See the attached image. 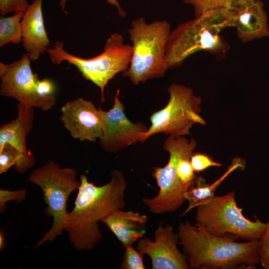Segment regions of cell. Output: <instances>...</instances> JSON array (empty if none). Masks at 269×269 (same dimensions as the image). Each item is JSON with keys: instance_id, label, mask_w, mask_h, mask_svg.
Here are the masks:
<instances>
[{"instance_id": "obj_1", "label": "cell", "mask_w": 269, "mask_h": 269, "mask_svg": "<svg viewBox=\"0 0 269 269\" xmlns=\"http://www.w3.org/2000/svg\"><path fill=\"white\" fill-rule=\"evenodd\" d=\"M111 174V180L102 186L89 182L86 175L80 176L74 207L68 212L64 228L78 251L93 250L103 238L99 222L125 206L126 179L119 170H113Z\"/></svg>"}, {"instance_id": "obj_2", "label": "cell", "mask_w": 269, "mask_h": 269, "mask_svg": "<svg viewBox=\"0 0 269 269\" xmlns=\"http://www.w3.org/2000/svg\"><path fill=\"white\" fill-rule=\"evenodd\" d=\"M179 244L183 246L191 269H252L260 264V239L239 243L230 237L210 234L200 224L188 221L178 227Z\"/></svg>"}, {"instance_id": "obj_3", "label": "cell", "mask_w": 269, "mask_h": 269, "mask_svg": "<svg viewBox=\"0 0 269 269\" xmlns=\"http://www.w3.org/2000/svg\"><path fill=\"white\" fill-rule=\"evenodd\" d=\"M236 13L220 7L177 26L171 31L166 45L169 68L178 66L199 51L217 54L226 53L229 45L220 33L225 28L232 27Z\"/></svg>"}, {"instance_id": "obj_4", "label": "cell", "mask_w": 269, "mask_h": 269, "mask_svg": "<svg viewBox=\"0 0 269 269\" xmlns=\"http://www.w3.org/2000/svg\"><path fill=\"white\" fill-rule=\"evenodd\" d=\"M128 31L133 43V55L123 75L135 85L162 77L169 68L166 48L171 31L168 21L147 23L144 18L139 17L132 22Z\"/></svg>"}, {"instance_id": "obj_5", "label": "cell", "mask_w": 269, "mask_h": 269, "mask_svg": "<svg viewBox=\"0 0 269 269\" xmlns=\"http://www.w3.org/2000/svg\"><path fill=\"white\" fill-rule=\"evenodd\" d=\"M47 52L54 64L59 65L66 61L75 66L86 79L100 88L101 101L104 102V91L109 81L128 69L133 47L124 43L122 35L114 33L106 40L103 52L92 58L85 59L68 53L63 49V42L59 41H56L53 48H48Z\"/></svg>"}, {"instance_id": "obj_6", "label": "cell", "mask_w": 269, "mask_h": 269, "mask_svg": "<svg viewBox=\"0 0 269 269\" xmlns=\"http://www.w3.org/2000/svg\"><path fill=\"white\" fill-rule=\"evenodd\" d=\"M75 169L61 167L49 160L42 166L33 170L29 174L27 182L38 186L43 193L47 207L45 213L53 218V224L36 244L39 247L46 242L52 243L64 231L67 211V201L71 194L78 190L80 180L77 179Z\"/></svg>"}, {"instance_id": "obj_7", "label": "cell", "mask_w": 269, "mask_h": 269, "mask_svg": "<svg viewBox=\"0 0 269 269\" xmlns=\"http://www.w3.org/2000/svg\"><path fill=\"white\" fill-rule=\"evenodd\" d=\"M195 220L214 235L247 241L260 239L266 226L259 219L252 221L244 216L234 192L214 196L207 204L197 206Z\"/></svg>"}, {"instance_id": "obj_8", "label": "cell", "mask_w": 269, "mask_h": 269, "mask_svg": "<svg viewBox=\"0 0 269 269\" xmlns=\"http://www.w3.org/2000/svg\"><path fill=\"white\" fill-rule=\"evenodd\" d=\"M196 141H189L184 136H169L165 140L163 148L169 154L167 164L163 167H154L152 177L159 188L158 194L152 198H144L143 202L154 214L172 212L185 202V193L192 186L184 184L176 171L178 161L182 156L192 154Z\"/></svg>"}, {"instance_id": "obj_9", "label": "cell", "mask_w": 269, "mask_h": 269, "mask_svg": "<svg viewBox=\"0 0 269 269\" xmlns=\"http://www.w3.org/2000/svg\"><path fill=\"white\" fill-rule=\"evenodd\" d=\"M167 91L169 99L167 105L151 115V125L145 132L141 133L139 142H143L160 133L174 137L189 135L194 124L206 125V121L199 115L202 99L194 95L192 89L173 83Z\"/></svg>"}, {"instance_id": "obj_10", "label": "cell", "mask_w": 269, "mask_h": 269, "mask_svg": "<svg viewBox=\"0 0 269 269\" xmlns=\"http://www.w3.org/2000/svg\"><path fill=\"white\" fill-rule=\"evenodd\" d=\"M30 58L24 54L10 64L0 62V94L16 99L26 107L47 111L56 104L53 95L43 96L37 90L38 75L33 73Z\"/></svg>"}, {"instance_id": "obj_11", "label": "cell", "mask_w": 269, "mask_h": 269, "mask_svg": "<svg viewBox=\"0 0 269 269\" xmlns=\"http://www.w3.org/2000/svg\"><path fill=\"white\" fill-rule=\"evenodd\" d=\"M119 93L118 89L113 108L108 111L99 108L103 130L100 144L107 152H118L128 146L135 144L139 141L141 133L148 130L143 123H133L126 117L124 105L119 99Z\"/></svg>"}, {"instance_id": "obj_12", "label": "cell", "mask_w": 269, "mask_h": 269, "mask_svg": "<svg viewBox=\"0 0 269 269\" xmlns=\"http://www.w3.org/2000/svg\"><path fill=\"white\" fill-rule=\"evenodd\" d=\"M61 112V121L73 138L95 141L102 137L101 113L92 102L78 98L67 102Z\"/></svg>"}, {"instance_id": "obj_13", "label": "cell", "mask_w": 269, "mask_h": 269, "mask_svg": "<svg viewBox=\"0 0 269 269\" xmlns=\"http://www.w3.org/2000/svg\"><path fill=\"white\" fill-rule=\"evenodd\" d=\"M154 241L140 238L136 249L150 258L153 269H188L184 254L179 252L178 234L170 225L158 227L154 232Z\"/></svg>"}, {"instance_id": "obj_14", "label": "cell", "mask_w": 269, "mask_h": 269, "mask_svg": "<svg viewBox=\"0 0 269 269\" xmlns=\"http://www.w3.org/2000/svg\"><path fill=\"white\" fill-rule=\"evenodd\" d=\"M17 117L0 127V147L8 143L20 154L19 161L14 165L16 172L23 173L35 164L34 154L27 148L26 137L33 127V108L18 103Z\"/></svg>"}, {"instance_id": "obj_15", "label": "cell", "mask_w": 269, "mask_h": 269, "mask_svg": "<svg viewBox=\"0 0 269 269\" xmlns=\"http://www.w3.org/2000/svg\"><path fill=\"white\" fill-rule=\"evenodd\" d=\"M42 4V0H34L21 21L22 46L32 61L47 51L50 43L44 24Z\"/></svg>"}, {"instance_id": "obj_16", "label": "cell", "mask_w": 269, "mask_h": 269, "mask_svg": "<svg viewBox=\"0 0 269 269\" xmlns=\"http://www.w3.org/2000/svg\"><path fill=\"white\" fill-rule=\"evenodd\" d=\"M148 220L146 215L118 209L104 218L101 222L107 225L125 248L142 238Z\"/></svg>"}, {"instance_id": "obj_17", "label": "cell", "mask_w": 269, "mask_h": 269, "mask_svg": "<svg viewBox=\"0 0 269 269\" xmlns=\"http://www.w3.org/2000/svg\"><path fill=\"white\" fill-rule=\"evenodd\" d=\"M232 26L236 27L238 37L243 42L269 37L268 17L263 2L256 0L245 10L237 12L233 17Z\"/></svg>"}, {"instance_id": "obj_18", "label": "cell", "mask_w": 269, "mask_h": 269, "mask_svg": "<svg viewBox=\"0 0 269 269\" xmlns=\"http://www.w3.org/2000/svg\"><path fill=\"white\" fill-rule=\"evenodd\" d=\"M245 167V160L235 157L226 172L213 183L208 184L203 177H197L195 185L185 193V198L189 202V206L181 216H184L195 207L209 203L215 196L214 193L218 186L230 174L236 169H243Z\"/></svg>"}, {"instance_id": "obj_19", "label": "cell", "mask_w": 269, "mask_h": 269, "mask_svg": "<svg viewBox=\"0 0 269 269\" xmlns=\"http://www.w3.org/2000/svg\"><path fill=\"white\" fill-rule=\"evenodd\" d=\"M24 12H15L8 17L0 18V47L8 43L19 44L22 41L21 19Z\"/></svg>"}, {"instance_id": "obj_20", "label": "cell", "mask_w": 269, "mask_h": 269, "mask_svg": "<svg viewBox=\"0 0 269 269\" xmlns=\"http://www.w3.org/2000/svg\"><path fill=\"white\" fill-rule=\"evenodd\" d=\"M192 155L187 154L180 158L176 167L177 174L181 181L191 186L195 185L197 178L190 162Z\"/></svg>"}, {"instance_id": "obj_21", "label": "cell", "mask_w": 269, "mask_h": 269, "mask_svg": "<svg viewBox=\"0 0 269 269\" xmlns=\"http://www.w3.org/2000/svg\"><path fill=\"white\" fill-rule=\"evenodd\" d=\"M122 269H145L143 263L144 254L133 247V245L125 247Z\"/></svg>"}, {"instance_id": "obj_22", "label": "cell", "mask_w": 269, "mask_h": 269, "mask_svg": "<svg viewBox=\"0 0 269 269\" xmlns=\"http://www.w3.org/2000/svg\"><path fill=\"white\" fill-rule=\"evenodd\" d=\"M19 159L20 154L17 150L8 143L4 144L0 147V174L14 166Z\"/></svg>"}, {"instance_id": "obj_23", "label": "cell", "mask_w": 269, "mask_h": 269, "mask_svg": "<svg viewBox=\"0 0 269 269\" xmlns=\"http://www.w3.org/2000/svg\"><path fill=\"white\" fill-rule=\"evenodd\" d=\"M192 167L195 172H200L207 168L214 166L220 167L222 164L215 161L208 155L200 152L193 153L190 157Z\"/></svg>"}, {"instance_id": "obj_24", "label": "cell", "mask_w": 269, "mask_h": 269, "mask_svg": "<svg viewBox=\"0 0 269 269\" xmlns=\"http://www.w3.org/2000/svg\"><path fill=\"white\" fill-rule=\"evenodd\" d=\"M223 0H184L186 4L194 7L196 17L199 16L206 12L222 7Z\"/></svg>"}, {"instance_id": "obj_25", "label": "cell", "mask_w": 269, "mask_h": 269, "mask_svg": "<svg viewBox=\"0 0 269 269\" xmlns=\"http://www.w3.org/2000/svg\"><path fill=\"white\" fill-rule=\"evenodd\" d=\"M26 189H21L15 191L0 190V211L3 212L6 208V203L11 201L20 203L26 199Z\"/></svg>"}, {"instance_id": "obj_26", "label": "cell", "mask_w": 269, "mask_h": 269, "mask_svg": "<svg viewBox=\"0 0 269 269\" xmlns=\"http://www.w3.org/2000/svg\"><path fill=\"white\" fill-rule=\"evenodd\" d=\"M29 6L27 0H0V13L4 15L10 12H25Z\"/></svg>"}, {"instance_id": "obj_27", "label": "cell", "mask_w": 269, "mask_h": 269, "mask_svg": "<svg viewBox=\"0 0 269 269\" xmlns=\"http://www.w3.org/2000/svg\"><path fill=\"white\" fill-rule=\"evenodd\" d=\"M260 241V264L265 269H269V221L266 223Z\"/></svg>"}, {"instance_id": "obj_28", "label": "cell", "mask_w": 269, "mask_h": 269, "mask_svg": "<svg viewBox=\"0 0 269 269\" xmlns=\"http://www.w3.org/2000/svg\"><path fill=\"white\" fill-rule=\"evenodd\" d=\"M256 0H223L222 7L236 12H242L251 6Z\"/></svg>"}, {"instance_id": "obj_29", "label": "cell", "mask_w": 269, "mask_h": 269, "mask_svg": "<svg viewBox=\"0 0 269 269\" xmlns=\"http://www.w3.org/2000/svg\"><path fill=\"white\" fill-rule=\"evenodd\" d=\"M37 90L43 96L53 95L55 87L53 83L48 79L39 80L37 82Z\"/></svg>"}, {"instance_id": "obj_30", "label": "cell", "mask_w": 269, "mask_h": 269, "mask_svg": "<svg viewBox=\"0 0 269 269\" xmlns=\"http://www.w3.org/2000/svg\"><path fill=\"white\" fill-rule=\"evenodd\" d=\"M107 2L112 5L115 6L118 10V14L122 17H125L127 13L121 7L118 0H106ZM67 0H60L59 5L62 8V10L66 13L68 14L67 12L65 10V5Z\"/></svg>"}, {"instance_id": "obj_31", "label": "cell", "mask_w": 269, "mask_h": 269, "mask_svg": "<svg viewBox=\"0 0 269 269\" xmlns=\"http://www.w3.org/2000/svg\"><path fill=\"white\" fill-rule=\"evenodd\" d=\"M5 237L3 230L0 231V250L1 251L5 246Z\"/></svg>"}]
</instances>
